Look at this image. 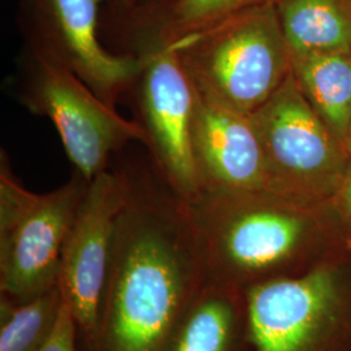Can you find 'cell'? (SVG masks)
<instances>
[{"mask_svg":"<svg viewBox=\"0 0 351 351\" xmlns=\"http://www.w3.org/2000/svg\"><path fill=\"white\" fill-rule=\"evenodd\" d=\"M206 281L188 202L159 175H129L97 326L80 351H163Z\"/></svg>","mask_w":351,"mask_h":351,"instance_id":"cell-1","label":"cell"},{"mask_svg":"<svg viewBox=\"0 0 351 351\" xmlns=\"http://www.w3.org/2000/svg\"><path fill=\"white\" fill-rule=\"evenodd\" d=\"M207 278L241 291L301 276L351 245L332 202L269 190H203L188 202Z\"/></svg>","mask_w":351,"mask_h":351,"instance_id":"cell-2","label":"cell"},{"mask_svg":"<svg viewBox=\"0 0 351 351\" xmlns=\"http://www.w3.org/2000/svg\"><path fill=\"white\" fill-rule=\"evenodd\" d=\"M169 46L201 97L249 116L291 72L276 0L242 10Z\"/></svg>","mask_w":351,"mask_h":351,"instance_id":"cell-3","label":"cell"},{"mask_svg":"<svg viewBox=\"0 0 351 351\" xmlns=\"http://www.w3.org/2000/svg\"><path fill=\"white\" fill-rule=\"evenodd\" d=\"M249 351H351V245L246 291Z\"/></svg>","mask_w":351,"mask_h":351,"instance_id":"cell-4","label":"cell"},{"mask_svg":"<svg viewBox=\"0 0 351 351\" xmlns=\"http://www.w3.org/2000/svg\"><path fill=\"white\" fill-rule=\"evenodd\" d=\"M14 90L30 112L50 119L75 175L88 182L108 169L114 152L133 141L145 143L137 121L126 120L47 51L27 42L17 62Z\"/></svg>","mask_w":351,"mask_h":351,"instance_id":"cell-5","label":"cell"},{"mask_svg":"<svg viewBox=\"0 0 351 351\" xmlns=\"http://www.w3.org/2000/svg\"><path fill=\"white\" fill-rule=\"evenodd\" d=\"M250 117L263 152L265 190L307 204L333 201L350 152L306 101L291 72Z\"/></svg>","mask_w":351,"mask_h":351,"instance_id":"cell-6","label":"cell"},{"mask_svg":"<svg viewBox=\"0 0 351 351\" xmlns=\"http://www.w3.org/2000/svg\"><path fill=\"white\" fill-rule=\"evenodd\" d=\"M141 53L147 59L134 86L145 145L164 182L184 201H193L203 191L191 134L195 88L173 46Z\"/></svg>","mask_w":351,"mask_h":351,"instance_id":"cell-7","label":"cell"},{"mask_svg":"<svg viewBox=\"0 0 351 351\" xmlns=\"http://www.w3.org/2000/svg\"><path fill=\"white\" fill-rule=\"evenodd\" d=\"M101 0H21L27 43L47 51L114 107L133 88L146 53L114 55L98 36Z\"/></svg>","mask_w":351,"mask_h":351,"instance_id":"cell-8","label":"cell"},{"mask_svg":"<svg viewBox=\"0 0 351 351\" xmlns=\"http://www.w3.org/2000/svg\"><path fill=\"white\" fill-rule=\"evenodd\" d=\"M128 190L125 172L108 168L91 180L64 247L59 285L75 316L80 346L95 330L110 271L114 226Z\"/></svg>","mask_w":351,"mask_h":351,"instance_id":"cell-9","label":"cell"},{"mask_svg":"<svg viewBox=\"0 0 351 351\" xmlns=\"http://www.w3.org/2000/svg\"><path fill=\"white\" fill-rule=\"evenodd\" d=\"M88 186L75 175L40 194L21 224L0 242V297L24 302L59 285L64 247Z\"/></svg>","mask_w":351,"mask_h":351,"instance_id":"cell-10","label":"cell"},{"mask_svg":"<svg viewBox=\"0 0 351 351\" xmlns=\"http://www.w3.org/2000/svg\"><path fill=\"white\" fill-rule=\"evenodd\" d=\"M191 134L203 190L265 189L263 152L249 114L197 93Z\"/></svg>","mask_w":351,"mask_h":351,"instance_id":"cell-11","label":"cell"},{"mask_svg":"<svg viewBox=\"0 0 351 351\" xmlns=\"http://www.w3.org/2000/svg\"><path fill=\"white\" fill-rule=\"evenodd\" d=\"M163 351H249L246 293L207 278Z\"/></svg>","mask_w":351,"mask_h":351,"instance_id":"cell-12","label":"cell"},{"mask_svg":"<svg viewBox=\"0 0 351 351\" xmlns=\"http://www.w3.org/2000/svg\"><path fill=\"white\" fill-rule=\"evenodd\" d=\"M291 73L316 114L348 146L351 126V51L291 55Z\"/></svg>","mask_w":351,"mask_h":351,"instance_id":"cell-13","label":"cell"},{"mask_svg":"<svg viewBox=\"0 0 351 351\" xmlns=\"http://www.w3.org/2000/svg\"><path fill=\"white\" fill-rule=\"evenodd\" d=\"M291 55L351 51V0H276Z\"/></svg>","mask_w":351,"mask_h":351,"instance_id":"cell-14","label":"cell"},{"mask_svg":"<svg viewBox=\"0 0 351 351\" xmlns=\"http://www.w3.org/2000/svg\"><path fill=\"white\" fill-rule=\"evenodd\" d=\"M60 285L24 302L0 297V351H39L58 323Z\"/></svg>","mask_w":351,"mask_h":351,"instance_id":"cell-15","label":"cell"},{"mask_svg":"<svg viewBox=\"0 0 351 351\" xmlns=\"http://www.w3.org/2000/svg\"><path fill=\"white\" fill-rule=\"evenodd\" d=\"M264 1L268 0H171L155 32L145 39L138 53L173 45Z\"/></svg>","mask_w":351,"mask_h":351,"instance_id":"cell-16","label":"cell"},{"mask_svg":"<svg viewBox=\"0 0 351 351\" xmlns=\"http://www.w3.org/2000/svg\"><path fill=\"white\" fill-rule=\"evenodd\" d=\"M40 194L29 191L13 175L8 156L1 151L0 160V242L8 239L30 213Z\"/></svg>","mask_w":351,"mask_h":351,"instance_id":"cell-17","label":"cell"},{"mask_svg":"<svg viewBox=\"0 0 351 351\" xmlns=\"http://www.w3.org/2000/svg\"><path fill=\"white\" fill-rule=\"evenodd\" d=\"M39 351H80L78 328L69 306L64 301L58 323Z\"/></svg>","mask_w":351,"mask_h":351,"instance_id":"cell-18","label":"cell"},{"mask_svg":"<svg viewBox=\"0 0 351 351\" xmlns=\"http://www.w3.org/2000/svg\"><path fill=\"white\" fill-rule=\"evenodd\" d=\"M332 204L351 237V163Z\"/></svg>","mask_w":351,"mask_h":351,"instance_id":"cell-19","label":"cell"},{"mask_svg":"<svg viewBox=\"0 0 351 351\" xmlns=\"http://www.w3.org/2000/svg\"><path fill=\"white\" fill-rule=\"evenodd\" d=\"M348 149H349V152H350V155H351V126H350V133H349V139H348Z\"/></svg>","mask_w":351,"mask_h":351,"instance_id":"cell-20","label":"cell"},{"mask_svg":"<svg viewBox=\"0 0 351 351\" xmlns=\"http://www.w3.org/2000/svg\"><path fill=\"white\" fill-rule=\"evenodd\" d=\"M124 1H129V0H124Z\"/></svg>","mask_w":351,"mask_h":351,"instance_id":"cell-21","label":"cell"}]
</instances>
